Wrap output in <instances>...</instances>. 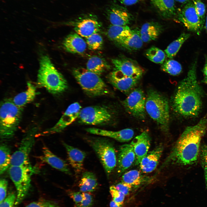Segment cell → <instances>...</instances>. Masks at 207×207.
<instances>
[{"mask_svg":"<svg viewBox=\"0 0 207 207\" xmlns=\"http://www.w3.org/2000/svg\"><path fill=\"white\" fill-rule=\"evenodd\" d=\"M25 207H59L55 203L50 200H41L32 202Z\"/></svg>","mask_w":207,"mask_h":207,"instance_id":"40","label":"cell"},{"mask_svg":"<svg viewBox=\"0 0 207 207\" xmlns=\"http://www.w3.org/2000/svg\"><path fill=\"white\" fill-rule=\"evenodd\" d=\"M163 150V146L160 145L147 153L139 164L140 170L142 172L150 173L156 169Z\"/></svg>","mask_w":207,"mask_h":207,"instance_id":"21","label":"cell"},{"mask_svg":"<svg viewBox=\"0 0 207 207\" xmlns=\"http://www.w3.org/2000/svg\"><path fill=\"white\" fill-rule=\"evenodd\" d=\"M23 108L16 105L12 100L5 99L0 109V136L1 140L9 139L17 130L22 114Z\"/></svg>","mask_w":207,"mask_h":207,"instance_id":"5","label":"cell"},{"mask_svg":"<svg viewBox=\"0 0 207 207\" xmlns=\"http://www.w3.org/2000/svg\"><path fill=\"white\" fill-rule=\"evenodd\" d=\"M193 2L197 13L200 19L202 29L205 21L206 7L205 4L201 0H192Z\"/></svg>","mask_w":207,"mask_h":207,"instance_id":"38","label":"cell"},{"mask_svg":"<svg viewBox=\"0 0 207 207\" xmlns=\"http://www.w3.org/2000/svg\"><path fill=\"white\" fill-rule=\"evenodd\" d=\"M110 192L114 201L117 203L123 204L125 196L123 193L118 191L114 185L110 187Z\"/></svg>","mask_w":207,"mask_h":207,"instance_id":"39","label":"cell"},{"mask_svg":"<svg viewBox=\"0 0 207 207\" xmlns=\"http://www.w3.org/2000/svg\"><path fill=\"white\" fill-rule=\"evenodd\" d=\"M70 197L72 199L75 204H79L84 198L83 193L78 191H70L69 192Z\"/></svg>","mask_w":207,"mask_h":207,"instance_id":"45","label":"cell"},{"mask_svg":"<svg viewBox=\"0 0 207 207\" xmlns=\"http://www.w3.org/2000/svg\"><path fill=\"white\" fill-rule=\"evenodd\" d=\"M132 30L127 25L118 26L112 24L108 27L107 34L108 38L115 43L130 36Z\"/></svg>","mask_w":207,"mask_h":207,"instance_id":"30","label":"cell"},{"mask_svg":"<svg viewBox=\"0 0 207 207\" xmlns=\"http://www.w3.org/2000/svg\"><path fill=\"white\" fill-rule=\"evenodd\" d=\"M205 63L203 70V72L205 76H207V57H206Z\"/></svg>","mask_w":207,"mask_h":207,"instance_id":"49","label":"cell"},{"mask_svg":"<svg viewBox=\"0 0 207 207\" xmlns=\"http://www.w3.org/2000/svg\"><path fill=\"white\" fill-rule=\"evenodd\" d=\"M201 157L203 167L207 166V145H203L201 149Z\"/></svg>","mask_w":207,"mask_h":207,"instance_id":"46","label":"cell"},{"mask_svg":"<svg viewBox=\"0 0 207 207\" xmlns=\"http://www.w3.org/2000/svg\"><path fill=\"white\" fill-rule=\"evenodd\" d=\"M86 39L87 45L90 49L95 50L101 48L103 45V39L98 33H94Z\"/></svg>","mask_w":207,"mask_h":207,"instance_id":"37","label":"cell"},{"mask_svg":"<svg viewBox=\"0 0 207 207\" xmlns=\"http://www.w3.org/2000/svg\"><path fill=\"white\" fill-rule=\"evenodd\" d=\"M34 172L31 165L9 166V176L17 191L15 205L21 202L27 195L31 186V176Z\"/></svg>","mask_w":207,"mask_h":207,"instance_id":"8","label":"cell"},{"mask_svg":"<svg viewBox=\"0 0 207 207\" xmlns=\"http://www.w3.org/2000/svg\"><path fill=\"white\" fill-rule=\"evenodd\" d=\"M163 30V26L157 22L144 23L140 30L141 38L144 42L147 43L157 39Z\"/></svg>","mask_w":207,"mask_h":207,"instance_id":"25","label":"cell"},{"mask_svg":"<svg viewBox=\"0 0 207 207\" xmlns=\"http://www.w3.org/2000/svg\"><path fill=\"white\" fill-rule=\"evenodd\" d=\"M122 179V182L130 185L134 188L149 182L151 179L149 177L143 175L139 170H132L124 173Z\"/></svg>","mask_w":207,"mask_h":207,"instance_id":"29","label":"cell"},{"mask_svg":"<svg viewBox=\"0 0 207 207\" xmlns=\"http://www.w3.org/2000/svg\"><path fill=\"white\" fill-rule=\"evenodd\" d=\"M122 204L117 203L113 200L110 203V207H122Z\"/></svg>","mask_w":207,"mask_h":207,"instance_id":"48","label":"cell"},{"mask_svg":"<svg viewBox=\"0 0 207 207\" xmlns=\"http://www.w3.org/2000/svg\"><path fill=\"white\" fill-rule=\"evenodd\" d=\"M62 143L66 151L70 164L73 168L76 174H79L83 169V164L86 156V153L65 143L63 142Z\"/></svg>","mask_w":207,"mask_h":207,"instance_id":"22","label":"cell"},{"mask_svg":"<svg viewBox=\"0 0 207 207\" xmlns=\"http://www.w3.org/2000/svg\"><path fill=\"white\" fill-rule=\"evenodd\" d=\"M34 141V135L32 133L25 136L18 149L11 156L10 166L30 165L28 157Z\"/></svg>","mask_w":207,"mask_h":207,"instance_id":"13","label":"cell"},{"mask_svg":"<svg viewBox=\"0 0 207 207\" xmlns=\"http://www.w3.org/2000/svg\"><path fill=\"white\" fill-rule=\"evenodd\" d=\"M190 36L189 33L183 32L177 39L171 43L164 50L167 57L170 59L175 57L183 44Z\"/></svg>","mask_w":207,"mask_h":207,"instance_id":"33","label":"cell"},{"mask_svg":"<svg viewBox=\"0 0 207 207\" xmlns=\"http://www.w3.org/2000/svg\"><path fill=\"white\" fill-rule=\"evenodd\" d=\"M112 117V113L108 108L104 106H95L81 109L78 118L80 123L95 125L109 122Z\"/></svg>","mask_w":207,"mask_h":207,"instance_id":"9","label":"cell"},{"mask_svg":"<svg viewBox=\"0 0 207 207\" xmlns=\"http://www.w3.org/2000/svg\"><path fill=\"white\" fill-rule=\"evenodd\" d=\"M205 27L206 31H207V15L206 16V18Z\"/></svg>","mask_w":207,"mask_h":207,"instance_id":"52","label":"cell"},{"mask_svg":"<svg viewBox=\"0 0 207 207\" xmlns=\"http://www.w3.org/2000/svg\"><path fill=\"white\" fill-rule=\"evenodd\" d=\"M160 16L165 19L176 16L177 12L174 0H150Z\"/></svg>","mask_w":207,"mask_h":207,"instance_id":"27","label":"cell"},{"mask_svg":"<svg viewBox=\"0 0 207 207\" xmlns=\"http://www.w3.org/2000/svg\"><path fill=\"white\" fill-rule=\"evenodd\" d=\"M73 24L74 29L76 33L86 38L98 33L101 26L97 19L92 15L80 18Z\"/></svg>","mask_w":207,"mask_h":207,"instance_id":"15","label":"cell"},{"mask_svg":"<svg viewBox=\"0 0 207 207\" xmlns=\"http://www.w3.org/2000/svg\"><path fill=\"white\" fill-rule=\"evenodd\" d=\"M203 81L207 85V76H205L203 80Z\"/></svg>","mask_w":207,"mask_h":207,"instance_id":"53","label":"cell"},{"mask_svg":"<svg viewBox=\"0 0 207 207\" xmlns=\"http://www.w3.org/2000/svg\"><path fill=\"white\" fill-rule=\"evenodd\" d=\"M145 110L161 130L167 132L169 129V108L166 97L155 90L149 89L146 97Z\"/></svg>","mask_w":207,"mask_h":207,"instance_id":"4","label":"cell"},{"mask_svg":"<svg viewBox=\"0 0 207 207\" xmlns=\"http://www.w3.org/2000/svg\"><path fill=\"white\" fill-rule=\"evenodd\" d=\"M112 62L115 70L127 76L140 78L143 74V69L135 61L130 58L122 57L112 59Z\"/></svg>","mask_w":207,"mask_h":207,"instance_id":"14","label":"cell"},{"mask_svg":"<svg viewBox=\"0 0 207 207\" xmlns=\"http://www.w3.org/2000/svg\"><path fill=\"white\" fill-rule=\"evenodd\" d=\"M86 66L87 69L88 70L99 76L109 67L103 59L97 56L90 58L87 62Z\"/></svg>","mask_w":207,"mask_h":207,"instance_id":"32","label":"cell"},{"mask_svg":"<svg viewBox=\"0 0 207 207\" xmlns=\"http://www.w3.org/2000/svg\"><path fill=\"white\" fill-rule=\"evenodd\" d=\"M42 152L43 155L40 157L41 161L62 172L69 175H71L66 162L54 154L45 145L42 147Z\"/></svg>","mask_w":207,"mask_h":207,"instance_id":"23","label":"cell"},{"mask_svg":"<svg viewBox=\"0 0 207 207\" xmlns=\"http://www.w3.org/2000/svg\"><path fill=\"white\" fill-rule=\"evenodd\" d=\"M120 2L126 5H131L135 4L141 0H119Z\"/></svg>","mask_w":207,"mask_h":207,"instance_id":"47","label":"cell"},{"mask_svg":"<svg viewBox=\"0 0 207 207\" xmlns=\"http://www.w3.org/2000/svg\"><path fill=\"white\" fill-rule=\"evenodd\" d=\"M72 73L82 89L88 95L98 96L109 93L107 86L98 74L84 68L74 69Z\"/></svg>","mask_w":207,"mask_h":207,"instance_id":"6","label":"cell"},{"mask_svg":"<svg viewBox=\"0 0 207 207\" xmlns=\"http://www.w3.org/2000/svg\"><path fill=\"white\" fill-rule=\"evenodd\" d=\"M86 131L90 133L110 137L120 142H128L134 135L133 130L125 129L117 131H112L95 128L87 129Z\"/></svg>","mask_w":207,"mask_h":207,"instance_id":"20","label":"cell"},{"mask_svg":"<svg viewBox=\"0 0 207 207\" xmlns=\"http://www.w3.org/2000/svg\"><path fill=\"white\" fill-rule=\"evenodd\" d=\"M165 53L159 48L153 46L146 50L145 55L151 61L156 64H162L165 61Z\"/></svg>","mask_w":207,"mask_h":207,"instance_id":"35","label":"cell"},{"mask_svg":"<svg viewBox=\"0 0 207 207\" xmlns=\"http://www.w3.org/2000/svg\"><path fill=\"white\" fill-rule=\"evenodd\" d=\"M207 130V118L187 127L176 142L165 161V164L191 165L197 161L200 141Z\"/></svg>","mask_w":207,"mask_h":207,"instance_id":"2","label":"cell"},{"mask_svg":"<svg viewBox=\"0 0 207 207\" xmlns=\"http://www.w3.org/2000/svg\"><path fill=\"white\" fill-rule=\"evenodd\" d=\"M135 155V164L139 165L147 155L150 148L151 139L148 132L144 131L135 137L131 141Z\"/></svg>","mask_w":207,"mask_h":207,"instance_id":"17","label":"cell"},{"mask_svg":"<svg viewBox=\"0 0 207 207\" xmlns=\"http://www.w3.org/2000/svg\"><path fill=\"white\" fill-rule=\"evenodd\" d=\"M87 141L97 155L108 177L117 164L116 153L113 144L108 139L99 137L89 138Z\"/></svg>","mask_w":207,"mask_h":207,"instance_id":"7","label":"cell"},{"mask_svg":"<svg viewBox=\"0 0 207 207\" xmlns=\"http://www.w3.org/2000/svg\"><path fill=\"white\" fill-rule=\"evenodd\" d=\"M177 18L189 31L199 34L202 28L192 1H189L177 13Z\"/></svg>","mask_w":207,"mask_h":207,"instance_id":"11","label":"cell"},{"mask_svg":"<svg viewBox=\"0 0 207 207\" xmlns=\"http://www.w3.org/2000/svg\"><path fill=\"white\" fill-rule=\"evenodd\" d=\"M204 175L205 178L206 186L207 188V166L204 167Z\"/></svg>","mask_w":207,"mask_h":207,"instance_id":"50","label":"cell"},{"mask_svg":"<svg viewBox=\"0 0 207 207\" xmlns=\"http://www.w3.org/2000/svg\"><path fill=\"white\" fill-rule=\"evenodd\" d=\"M197 61L191 64L187 76L179 83L172 98V108L185 117L198 115L202 106L203 92L197 80Z\"/></svg>","mask_w":207,"mask_h":207,"instance_id":"1","label":"cell"},{"mask_svg":"<svg viewBox=\"0 0 207 207\" xmlns=\"http://www.w3.org/2000/svg\"><path fill=\"white\" fill-rule=\"evenodd\" d=\"M9 147L3 143L0 146V174L4 173L10 166L11 156Z\"/></svg>","mask_w":207,"mask_h":207,"instance_id":"34","label":"cell"},{"mask_svg":"<svg viewBox=\"0 0 207 207\" xmlns=\"http://www.w3.org/2000/svg\"><path fill=\"white\" fill-rule=\"evenodd\" d=\"M143 42L141 37L140 30L135 28L132 30L131 35L116 44L127 51H134L140 49L143 46Z\"/></svg>","mask_w":207,"mask_h":207,"instance_id":"26","label":"cell"},{"mask_svg":"<svg viewBox=\"0 0 207 207\" xmlns=\"http://www.w3.org/2000/svg\"><path fill=\"white\" fill-rule=\"evenodd\" d=\"M108 78L114 87L124 93H128L133 89L140 79L127 76L115 70L110 74Z\"/></svg>","mask_w":207,"mask_h":207,"instance_id":"16","label":"cell"},{"mask_svg":"<svg viewBox=\"0 0 207 207\" xmlns=\"http://www.w3.org/2000/svg\"><path fill=\"white\" fill-rule=\"evenodd\" d=\"M116 188L125 195H128L133 187L130 185L122 182L115 186Z\"/></svg>","mask_w":207,"mask_h":207,"instance_id":"44","label":"cell"},{"mask_svg":"<svg viewBox=\"0 0 207 207\" xmlns=\"http://www.w3.org/2000/svg\"><path fill=\"white\" fill-rule=\"evenodd\" d=\"M161 69L170 75L177 76L181 72L182 67L180 63L174 60H167L165 61L161 66Z\"/></svg>","mask_w":207,"mask_h":207,"instance_id":"36","label":"cell"},{"mask_svg":"<svg viewBox=\"0 0 207 207\" xmlns=\"http://www.w3.org/2000/svg\"><path fill=\"white\" fill-rule=\"evenodd\" d=\"M84 198L80 203L75 204L74 207H91L93 202V199L92 195L87 192H83Z\"/></svg>","mask_w":207,"mask_h":207,"instance_id":"42","label":"cell"},{"mask_svg":"<svg viewBox=\"0 0 207 207\" xmlns=\"http://www.w3.org/2000/svg\"><path fill=\"white\" fill-rule=\"evenodd\" d=\"M81 107L78 102L69 105L57 123L52 127L43 132L45 136L60 132L78 118Z\"/></svg>","mask_w":207,"mask_h":207,"instance_id":"12","label":"cell"},{"mask_svg":"<svg viewBox=\"0 0 207 207\" xmlns=\"http://www.w3.org/2000/svg\"><path fill=\"white\" fill-rule=\"evenodd\" d=\"M146 97L139 88L134 89L129 93L122 103L126 112L135 118L144 120L146 117Z\"/></svg>","mask_w":207,"mask_h":207,"instance_id":"10","label":"cell"},{"mask_svg":"<svg viewBox=\"0 0 207 207\" xmlns=\"http://www.w3.org/2000/svg\"><path fill=\"white\" fill-rule=\"evenodd\" d=\"M16 199L15 194L12 192L0 202V207H14Z\"/></svg>","mask_w":207,"mask_h":207,"instance_id":"41","label":"cell"},{"mask_svg":"<svg viewBox=\"0 0 207 207\" xmlns=\"http://www.w3.org/2000/svg\"><path fill=\"white\" fill-rule=\"evenodd\" d=\"M63 45L68 52L79 54L85 52L87 44L81 36L76 33H73L69 34L65 38Z\"/></svg>","mask_w":207,"mask_h":207,"instance_id":"24","label":"cell"},{"mask_svg":"<svg viewBox=\"0 0 207 207\" xmlns=\"http://www.w3.org/2000/svg\"><path fill=\"white\" fill-rule=\"evenodd\" d=\"M8 182L5 179L1 178L0 180V202L6 198L8 187Z\"/></svg>","mask_w":207,"mask_h":207,"instance_id":"43","label":"cell"},{"mask_svg":"<svg viewBox=\"0 0 207 207\" xmlns=\"http://www.w3.org/2000/svg\"><path fill=\"white\" fill-rule=\"evenodd\" d=\"M135 155L131 143L123 145L119 147L117 159V172L121 174L128 169L135 161Z\"/></svg>","mask_w":207,"mask_h":207,"instance_id":"18","label":"cell"},{"mask_svg":"<svg viewBox=\"0 0 207 207\" xmlns=\"http://www.w3.org/2000/svg\"><path fill=\"white\" fill-rule=\"evenodd\" d=\"M97 184V180L94 174L87 171L83 173L78 186L81 192L87 193L94 191Z\"/></svg>","mask_w":207,"mask_h":207,"instance_id":"31","label":"cell"},{"mask_svg":"<svg viewBox=\"0 0 207 207\" xmlns=\"http://www.w3.org/2000/svg\"><path fill=\"white\" fill-rule=\"evenodd\" d=\"M177 2L180 3L186 4L190 0H175Z\"/></svg>","mask_w":207,"mask_h":207,"instance_id":"51","label":"cell"},{"mask_svg":"<svg viewBox=\"0 0 207 207\" xmlns=\"http://www.w3.org/2000/svg\"><path fill=\"white\" fill-rule=\"evenodd\" d=\"M107 14L111 24L113 25H127L133 19V16L127 9L118 5L111 7Z\"/></svg>","mask_w":207,"mask_h":207,"instance_id":"19","label":"cell"},{"mask_svg":"<svg viewBox=\"0 0 207 207\" xmlns=\"http://www.w3.org/2000/svg\"><path fill=\"white\" fill-rule=\"evenodd\" d=\"M37 78L39 86L44 87L53 94L62 93L67 89L66 80L56 69L48 55H44L40 57Z\"/></svg>","mask_w":207,"mask_h":207,"instance_id":"3","label":"cell"},{"mask_svg":"<svg viewBox=\"0 0 207 207\" xmlns=\"http://www.w3.org/2000/svg\"><path fill=\"white\" fill-rule=\"evenodd\" d=\"M27 89L23 92L16 95L12 99L14 103L20 108L32 102L37 94L36 88L30 82L27 83Z\"/></svg>","mask_w":207,"mask_h":207,"instance_id":"28","label":"cell"}]
</instances>
